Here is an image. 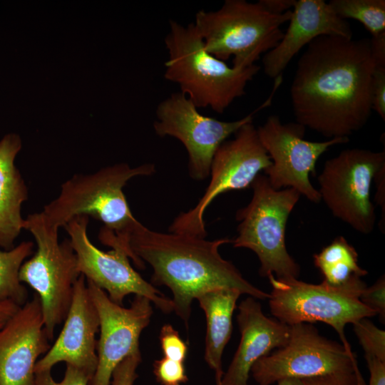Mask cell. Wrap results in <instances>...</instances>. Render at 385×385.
<instances>
[{
    "label": "cell",
    "mask_w": 385,
    "mask_h": 385,
    "mask_svg": "<svg viewBox=\"0 0 385 385\" xmlns=\"http://www.w3.org/2000/svg\"><path fill=\"white\" fill-rule=\"evenodd\" d=\"M376 66L370 38L320 36L299 57L290 86L296 123L332 139L368 122Z\"/></svg>",
    "instance_id": "1"
},
{
    "label": "cell",
    "mask_w": 385,
    "mask_h": 385,
    "mask_svg": "<svg viewBox=\"0 0 385 385\" xmlns=\"http://www.w3.org/2000/svg\"><path fill=\"white\" fill-rule=\"evenodd\" d=\"M231 242L227 237L207 240L157 232L140 223L129 245L134 265L144 269L147 262L152 267L151 284L171 290L173 311L188 325L192 301L212 289H235L255 299H268V293L248 282L232 262L220 255V247Z\"/></svg>",
    "instance_id": "2"
},
{
    "label": "cell",
    "mask_w": 385,
    "mask_h": 385,
    "mask_svg": "<svg viewBox=\"0 0 385 385\" xmlns=\"http://www.w3.org/2000/svg\"><path fill=\"white\" fill-rule=\"evenodd\" d=\"M153 163L135 168L117 163L91 174H76L61 186L58 195L40 212L52 227H64L78 216H91L103 224L99 240L110 247L125 250L133 262L130 238L140 223L133 215L123 188L133 178L151 175Z\"/></svg>",
    "instance_id": "3"
},
{
    "label": "cell",
    "mask_w": 385,
    "mask_h": 385,
    "mask_svg": "<svg viewBox=\"0 0 385 385\" xmlns=\"http://www.w3.org/2000/svg\"><path fill=\"white\" fill-rule=\"evenodd\" d=\"M165 45L168 54L165 78L178 84L197 108L210 107L222 113L245 94L247 83L260 69L256 64L243 68L230 66L212 56L193 23L184 26L170 20Z\"/></svg>",
    "instance_id": "4"
},
{
    "label": "cell",
    "mask_w": 385,
    "mask_h": 385,
    "mask_svg": "<svg viewBox=\"0 0 385 385\" xmlns=\"http://www.w3.org/2000/svg\"><path fill=\"white\" fill-rule=\"evenodd\" d=\"M291 14H271L259 1L226 0L216 11H199L193 24L207 51L223 61L233 57L232 66L243 68L277 45Z\"/></svg>",
    "instance_id": "5"
},
{
    "label": "cell",
    "mask_w": 385,
    "mask_h": 385,
    "mask_svg": "<svg viewBox=\"0 0 385 385\" xmlns=\"http://www.w3.org/2000/svg\"><path fill=\"white\" fill-rule=\"evenodd\" d=\"M251 187L250 202L236 212L237 235L231 243L255 253L262 277L298 279L300 267L287 250L285 234L288 217L301 195L290 188L274 190L262 174Z\"/></svg>",
    "instance_id": "6"
},
{
    "label": "cell",
    "mask_w": 385,
    "mask_h": 385,
    "mask_svg": "<svg viewBox=\"0 0 385 385\" xmlns=\"http://www.w3.org/2000/svg\"><path fill=\"white\" fill-rule=\"evenodd\" d=\"M272 286L268 302L272 314L283 324L321 322L331 326L338 334L342 345L354 353L344 329L361 319L376 313L361 303L359 297L366 287L361 279L342 286H331L322 281L311 284L298 279L268 277Z\"/></svg>",
    "instance_id": "7"
},
{
    "label": "cell",
    "mask_w": 385,
    "mask_h": 385,
    "mask_svg": "<svg viewBox=\"0 0 385 385\" xmlns=\"http://www.w3.org/2000/svg\"><path fill=\"white\" fill-rule=\"evenodd\" d=\"M24 229L33 235L37 250L21 265L19 279L39 297L44 327L51 341L56 327L66 319L73 287L81 274L69 239L60 242L58 230L48 225L40 212L25 219Z\"/></svg>",
    "instance_id": "8"
},
{
    "label": "cell",
    "mask_w": 385,
    "mask_h": 385,
    "mask_svg": "<svg viewBox=\"0 0 385 385\" xmlns=\"http://www.w3.org/2000/svg\"><path fill=\"white\" fill-rule=\"evenodd\" d=\"M282 82V76L274 78L266 101L247 115L233 121L204 115L184 93H173L158 105L154 130L158 136H171L183 143L188 155L190 175L202 180L210 175L213 156L221 144L242 126L252 122L258 111L271 105Z\"/></svg>",
    "instance_id": "9"
},
{
    "label": "cell",
    "mask_w": 385,
    "mask_h": 385,
    "mask_svg": "<svg viewBox=\"0 0 385 385\" xmlns=\"http://www.w3.org/2000/svg\"><path fill=\"white\" fill-rule=\"evenodd\" d=\"M385 167V151L352 148L327 160L318 177L321 200L332 215L359 233L372 232L376 223L371 201L372 181Z\"/></svg>",
    "instance_id": "10"
},
{
    "label": "cell",
    "mask_w": 385,
    "mask_h": 385,
    "mask_svg": "<svg viewBox=\"0 0 385 385\" xmlns=\"http://www.w3.org/2000/svg\"><path fill=\"white\" fill-rule=\"evenodd\" d=\"M272 165L252 122L242 126L232 140H225L215 152L210 166V181L197 203L173 221L169 232L205 238L204 214L220 195L251 187L261 171Z\"/></svg>",
    "instance_id": "11"
},
{
    "label": "cell",
    "mask_w": 385,
    "mask_h": 385,
    "mask_svg": "<svg viewBox=\"0 0 385 385\" xmlns=\"http://www.w3.org/2000/svg\"><path fill=\"white\" fill-rule=\"evenodd\" d=\"M351 372L363 377L354 352L326 338L312 324L299 323L289 326L287 343L260 359L250 374L259 385H272L284 379Z\"/></svg>",
    "instance_id": "12"
},
{
    "label": "cell",
    "mask_w": 385,
    "mask_h": 385,
    "mask_svg": "<svg viewBox=\"0 0 385 385\" xmlns=\"http://www.w3.org/2000/svg\"><path fill=\"white\" fill-rule=\"evenodd\" d=\"M306 128L297 123H283L271 115L257 128L260 140L270 157L272 165L264 172L274 190L293 188L307 200L318 203L320 194L311 183L319 158L330 147L347 143L348 138H334L323 142L304 139Z\"/></svg>",
    "instance_id": "13"
},
{
    "label": "cell",
    "mask_w": 385,
    "mask_h": 385,
    "mask_svg": "<svg viewBox=\"0 0 385 385\" xmlns=\"http://www.w3.org/2000/svg\"><path fill=\"white\" fill-rule=\"evenodd\" d=\"M88 224V217L78 216L63 227L76 254L80 274L104 290L110 299L119 305L123 304L126 296L133 294L149 299L165 314L172 312V299L133 269L124 250L113 248L103 252L91 242L87 234Z\"/></svg>",
    "instance_id": "14"
},
{
    "label": "cell",
    "mask_w": 385,
    "mask_h": 385,
    "mask_svg": "<svg viewBox=\"0 0 385 385\" xmlns=\"http://www.w3.org/2000/svg\"><path fill=\"white\" fill-rule=\"evenodd\" d=\"M86 283L100 322L98 364L90 385H111L117 366L126 357L140 353L139 339L153 315L152 302L135 295L130 306L123 307L111 301L102 289Z\"/></svg>",
    "instance_id": "15"
},
{
    "label": "cell",
    "mask_w": 385,
    "mask_h": 385,
    "mask_svg": "<svg viewBox=\"0 0 385 385\" xmlns=\"http://www.w3.org/2000/svg\"><path fill=\"white\" fill-rule=\"evenodd\" d=\"M49 342L35 293L0 329V385H34L36 364Z\"/></svg>",
    "instance_id": "16"
},
{
    "label": "cell",
    "mask_w": 385,
    "mask_h": 385,
    "mask_svg": "<svg viewBox=\"0 0 385 385\" xmlns=\"http://www.w3.org/2000/svg\"><path fill=\"white\" fill-rule=\"evenodd\" d=\"M64 321L53 345L36 362L35 373L51 371L58 363L66 362L93 376L98 364L96 335L100 322L82 274L74 284L72 301Z\"/></svg>",
    "instance_id": "17"
},
{
    "label": "cell",
    "mask_w": 385,
    "mask_h": 385,
    "mask_svg": "<svg viewBox=\"0 0 385 385\" xmlns=\"http://www.w3.org/2000/svg\"><path fill=\"white\" fill-rule=\"evenodd\" d=\"M288 22L282 39L262 58L264 72L272 78L282 75L293 57L316 38H353L348 21L339 18L324 0H296Z\"/></svg>",
    "instance_id": "18"
},
{
    "label": "cell",
    "mask_w": 385,
    "mask_h": 385,
    "mask_svg": "<svg viewBox=\"0 0 385 385\" xmlns=\"http://www.w3.org/2000/svg\"><path fill=\"white\" fill-rule=\"evenodd\" d=\"M237 322L240 342L227 371L222 377H215L219 385H249L253 365L284 346L289 337V326L267 317L260 303L252 297L240 304Z\"/></svg>",
    "instance_id": "19"
},
{
    "label": "cell",
    "mask_w": 385,
    "mask_h": 385,
    "mask_svg": "<svg viewBox=\"0 0 385 385\" xmlns=\"http://www.w3.org/2000/svg\"><path fill=\"white\" fill-rule=\"evenodd\" d=\"M21 148L16 134L0 140V247L9 250L24 229L21 206L28 198V188L14 160Z\"/></svg>",
    "instance_id": "20"
},
{
    "label": "cell",
    "mask_w": 385,
    "mask_h": 385,
    "mask_svg": "<svg viewBox=\"0 0 385 385\" xmlns=\"http://www.w3.org/2000/svg\"><path fill=\"white\" fill-rule=\"evenodd\" d=\"M241 294L235 289L220 288L206 292L196 299L207 322L205 360L215 371V377H222L224 374L223 351L232 334V315Z\"/></svg>",
    "instance_id": "21"
},
{
    "label": "cell",
    "mask_w": 385,
    "mask_h": 385,
    "mask_svg": "<svg viewBox=\"0 0 385 385\" xmlns=\"http://www.w3.org/2000/svg\"><path fill=\"white\" fill-rule=\"evenodd\" d=\"M358 261L356 249L343 236L335 237L313 255L314 265L322 275L323 282L334 287L354 283L368 274Z\"/></svg>",
    "instance_id": "22"
},
{
    "label": "cell",
    "mask_w": 385,
    "mask_h": 385,
    "mask_svg": "<svg viewBox=\"0 0 385 385\" xmlns=\"http://www.w3.org/2000/svg\"><path fill=\"white\" fill-rule=\"evenodd\" d=\"M34 247V242L24 241L11 250H0V302L12 301L21 307L27 302L28 292L19 279V271Z\"/></svg>",
    "instance_id": "23"
},
{
    "label": "cell",
    "mask_w": 385,
    "mask_h": 385,
    "mask_svg": "<svg viewBox=\"0 0 385 385\" xmlns=\"http://www.w3.org/2000/svg\"><path fill=\"white\" fill-rule=\"evenodd\" d=\"M328 4L339 18L360 22L371 37L385 34L384 0H331Z\"/></svg>",
    "instance_id": "24"
},
{
    "label": "cell",
    "mask_w": 385,
    "mask_h": 385,
    "mask_svg": "<svg viewBox=\"0 0 385 385\" xmlns=\"http://www.w3.org/2000/svg\"><path fill=\"white\" fill-rule=\"evenodd\" d=\"M354 332L364 354L371 355L385 361V332L368 318L353 324Z\"/></svg>",
    "instance_id": "25"
},
{
    "label": "cell",
    "mask_w": 385,
    "mask_h": 385,
    "mask_svg": "<svg viewBox=\"0 0 385 385\" xmlns=\"http://www.w3.org/2000/svg\"><path fill=\"white\" fill-rule=\"evenodd\" d=\"M153 374L161 385H181L188 381L184 362L165 356L154 361Z\"/></svg>",
    "instance_id": "26"
},
{
    "label": "cell",
    "mask_w": 385,
    "mask_h": 385,
    "mask_svg": "<svg viewBox=\"0 0 385 385\" xmlns=\"http://www.w3.org/2000/svg\"><path fill=\"white\" fill-rule=\"evenodd\" d=\"M159 341L163 356L184 362L188 354V346L171 324L162 327Z\"/></svg>",
    "instance_id": "27"
},
{
    "label": "cell",
    "mask_w": 385,
    "mask_h": 385,
    "mask_svg": "<svg viewBox=\"0 0 385 385\" xmlns=\"http://www.w3.org/2000/svg\"><path fill=\"white\" fill-rule=\"evenodd\" d=\"M93 376L73 366L66 364L64 376L61 381H56L51 371L35 373L34 385H90Z\"/></svg>",
    "instance_id": "28"
},
{
    "label": "cell",
    "mask_w": 385,
    "mask_h": 385,
    "mask_svg": "<svg viewBox=\"0 0 385 385\" xmlns=\"http://www.w3.org/2000/svg\"><path fill=\"white\" fill-rule=\"evenodd\" d=\"M359 299L363 304L379 314L385 319V278L381 276L369 287H366L360 294Z\"/></svg>",
    "instance_id": "29"
},
{
    "label": "cell",
    "mask_w": 385,
    "mask_h": 385,
    "mask_svg": "<svg viewBox=\"0 0 385 385\" xmlns=\"http://www.w3.org/2000/svg\"><path fill=\"white\" fill-rule=\"evenodd\" d=\"M140 361V353L130 355L124 359L115 369L111 385H133L138 376L137 369Z\"/></svg>",
    "instance_id": "30"
},
{
    "label": "cell",
    "mask_w": 385,
    "mask_h": 385,
    "mask_svg": "<svg viewBox=\"0 0 385 385\" xmlns=\"http://www.w3.org/2000/svg\"><path fill=\"white\" fill-rule=\"evenodd\" d=\"M372 110L385 120V65L376 66L372 76Z\"/></svg>",
    "instance_id": "31"
},
{
    "label": "cell",
    "mask_w": 385,
    "mask_h": 385,
    "mask_svg": "<svg viewBox=\"0 0 385 385\" xmlns=\"http://www.w3.org/2000/svg\"><path fill=\"white\" fill-rule=\"evenodd\" d=\"M303 385H366L355 373H338L300 379Z\"/></svg>",
    "instance_id": "32"
},
{
    "label": "cell",
    "mask_w": 385,
    "mask_h": 385,
    "mask_svg": "<svg viewBox=\"0 0 385 385\" xmlns=\"http://www.w3.org/2000/svg\"><path fill=\"white\" fill-rule=\"evenodd\" d=\"M369 371V385H385V361L368 354H364Z\"/></svg>",
    "instance_id": "33"
},
{
    "label": "cell",
    "mask_w": 385,
    "mask_h": 385,
    "mask_svg": "<svg viewBox=\"0 0 385 385\" xmlns=\"http://www.w3.org/2000/svg\"><path fill=\"white\" fill-rule=\"evenodd\" d=\"M374 180L376 183V192L375 200L378 205H379L381 210V218L380 220V228L384 232V220H385V192H384V183H385V167L382 168L374 177Z\"/></svg>",
    "instance_id": "34"
},
{
    "label": "cell",
    "mask_w": 385,
    "mask_h": 385,
    "mask_svg": "<svg viewBox=\"0 0 385 385\" xmlns=\"http://www.w3.org/2000/svg\"><path fill=\"white\" fill-rule=\"evenodd\" d=\"M259 1L270 13L282 14L292 10L296 0H260Z\"/></svg>",
    "instance_id": "35"
},
{
    "label": "cell",
    "mask_w": 385,
    "mask_h": 385,
    "mask_svg": "<svg viewBox=\"0 0 385 385\" xmlns=\"http://www.w3.org/2000/svg\"><path fill=\"white\" fill-rule=\"evenodd\" d=\"M21 306L12 301L0 302V329L17 312Z\"/></svg>",
    "instance_id": "36"
},
{
    "label": "cell",
    "mask_w": 385,
    "mask_h": 385,
    "mask_svg": "<svg viewBox=\"0 0 385 385\" xmlns=\"http://www.w3.org/2000/svg\"><path fill=\"white\" fill-rule=\"evenodd\" d=\"M277 385H303L302 381L297 379H284L277 382ZM216 385H219L216 383Z\"/></svg>",
    "instance_id": "37"
}]
</instances>
